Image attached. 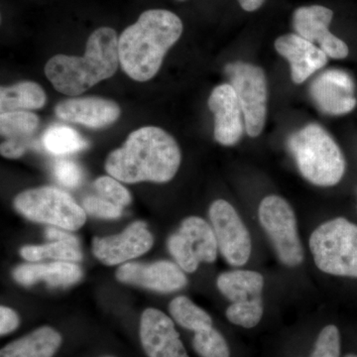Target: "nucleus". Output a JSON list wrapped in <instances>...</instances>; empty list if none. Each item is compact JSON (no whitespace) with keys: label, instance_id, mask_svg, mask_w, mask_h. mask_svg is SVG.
<instances>
[{"label":"nucleus","instance_id":"obj_16","mask_svg":"<svg viewBox=\"0 0 357 357\" xmlns=\"http://www.w3.org/2000/svg\"><path fill=\"white\" fill-rule=\"evenodd\" d=\"M208 107L215 115V139L223 146H234L243 137L245 124L243 109L229 84L218 86L211 91Z\"/></svg>","mask_w":357,"mask_h":357},{"label":"nucleus","instance_id":"obj_1","mask_svg":"<svg viewBox=\"0 0 357 357\" xmlns=\"http://www.w3.org/2000/svg\"><path fill=\"white\" fill-rule=\"evenodd\" d=\"M177 141L165 130L145 126L129 134L122 147L105 161V170L112 178L128 183H167L175 177L181 165Z\"/></svg>","mask_w":357,"mask_h":357},{"label":"nucleus","instance_id":"obj_35","mask_svg":"<svg viewBox=\"0 0 357 357\" xmlns=\"http://www.w3.org/2000/svg\"><path fill=\"white\" fill-rule=\"evenodd\" d=\"M345 357H357V356H356V354H347Z\"/></svg>","mask_w":357,"mask_h":357},{"label":"nucleus","instance_id":"obj_18","mask_svg":"<svg viewBox=\"0 0 357 357\" xmlns=\"http://www.w3.org/2000/svg\"><path fill=\"white\" fill-rule=\"evenodd\" d=\"M56 115L63 121L79 123L89 128H103L121 116L116 102L102 98H72L58 103Z\"/></svg>","mask_w":357,"mask_h":357},{"label":"nucleus","instance_id":"obj_13","mask_svg":"<svg viewBox=\"0 0 357 357\" xmlns=\"http://www.w3.org/2000/svg\"><path fill=\"white\" fill-rule=\"evenodd\" d=\"M140 340L148 357H189L172 319L159 310L143 312Z\"/></svg>","mask_w":357,"mask_h":357},{"label":"nucleus","instance_id":"obj_7","mask_svg":"<svg viewBox=\"0 0 357 357\" xmlns=\"http://www.w3.org/2000/svg\"><path fill=\"white\" fill-rule=\"evenodd\" d=\"M260 225L273 244L281 263L296 267L304 260V249L298 234L292 206L279 196H268L258 208Z\"/></svg>","mask_w":357,"mask_h":357},{"label":"nucleus","instance_id":"obj_6","mask_svg":"<svg viewBox=\"0 0 357 357\" xmlns=\"http://www.w3.org/2000/svg\"><path fill=\"white\" fill-rule=\"evenodd\" d=\"M14 208L21 215L40 223H48L75 231L86 223V211L69 194L54 187L26 190L14 199Z\"/></svg>","mask_w":357,"mask_h":357},{"label":"nucleus","instance_id":"obj_22","mask_svg":"<svg viewBox=\"0 0 357 357\" xmlns=\"http://www.w3.org/2000/svg\"><path fill=\"white\" fill-rule=\"evenodd\" d=\"M218 290L234 304L262 302L264 278L251 270H234L218 276Z\"/></svg>","mask_w":357,"mask_h":357},{"label":"nucleus","instance_id":"obj_17","mask_svg":"<svg viewBox=\"0 0 357 357\" xmlns=\"http://www.w3.org/2000/svg\"><path fill=\"white\" fill-rule=\"evenodd\" d=\"M275 49L288 61L294 83L303 84L325 67L328 56L319 47L298 34H286L275 41Z\"/></svg>","mask_w":357,"mask_h":357},{"label":"nucleus","instance_id":"obj_32","mask_svg":"<svg viewBox=\"0 0 357 357\" xmlns=\"http://www.w3.org/2000/svg\"><path fill=\"white\" fill-rule=\"evenodd\" d=\"M83 208L86 213L100 218H119L122 215L121 206L107 201L102 197L89 196L83 201Z\"/></svg>","mask_w":357,"mask_h":357},{"label":"nucleus","instance_id":"obj_33","mask_svg":"<svg viewBox=\"0 0 357 357\" xmlns=\"http://www.w3.org/2000/svg\"><path fill=\"white\" fill-rule=\"evenodd\" d=\"M20 323V317L13 309L4 306L0 307V335L2 337L15 331Z\"/></svg>","mask_w":357,"mask_h":357},{"label":"nucleus","instance_id":"obj_9","mask_svg":"<svg viewBox=\"0 0 357 357\" xmlns=\"http://www.w3.org/2000/svg\"><path fill=\"white\" fill-rule=\"evenodd\" d=\"M168 248L178 266L187 273L202 262L213 263L218 256V241L213 227L199 217L185 218L180 229L168 239Z\"/></svg>","mask_w":357,"mask_h":357},{"label":"nucleus","instance_id":"obj_11","mask_svg":"<svg viewBox=\"0 0 357 357\" xmlns=\"http://www.w3.org/2000/svg\"><path fill=\"white\" fill-rule=\"evenodd\" d=\"M154 238L144 222L131 223L121 234L95 237L93 255L107 266L128 262L139 257L153 246Z\"/></svg>","mask_w":357,"mask_h":357},{"label":"nucleus","instance_id":"obj_8","mask_svg":"<svg viewBox=\"0 0 357 357\" xmlns=\"http://www.w3.org/2000/svg\"><path fill=\"white\" fill-rule=\"evenodd\" d=\"M225 73L243 109L246 133L250 137H257L264 129L267 116L268 88L264 70L257 66L236 62L227 65Z\"/></svg>","mask_w":357,"mask_h":357},{"label":"nucleus","instance_id":"obj_27","mask_svg":"<svg viewBox=\"0 0 357 357\" xmlns=\"http://www.w3.org/2000/svg\"><path fill=\"white\" fill-rule=\"evenodd\" d=\"M192 347L201 357H229L230 351L227 340L222 333L211 326L195 333Z\"/></svg>","mask_w":357,"mask_h":357},{"label":"nucleus","instance_id":"obj_23","mask_svg":"<svg viewBox=\"0 0 357 357\" xmlns=\"http://www.w3.org/2000/svg\"><path fill=\"white\" fill-rule=\"evenodd\" d=\"M62 344V337L51 326L34 332L6 345L0 357H53Z\"/></svg>","mask_w":357,"mask_h":357},{"label":"nucleus","instance_id":"obj_4","mask_svg":"<svg viewBox=\"0 0 357 357\" xmlns=\"http://www.w3.org/2000/svg\"><path fill=\"white\" fill-rule=\"evenodd\" d=\"M288 147L303 177L319 187L338 184L345 159L332 136L318 124H309L289 137Z\"/></svg>","mask_w":357,"mask_h":357},{"label":"nucleus","instance_id":"obj_20","mask_svg":"<svg viewBox=\"0 0 357 357\" xmlns=\"http://www.w3.org/2000/svg\"><path fill=\"white\" fill-rule=\"evenodd\" d=\"M13 275L14 280L26 287L40 281L46 282L51 287H68L81 280L83 272L75 263L57 261L22 264L14 269Z\"/></svg>","mask_w":357,"mask_h":357},{"label":"nucleus","instance_id":"obj_24","mask_svg":"<svg viewBox=\"0 0 357 357\" xmlns=\"http://www.w3.org/2000/svg\"><path fill=\"white\" fill-rule=\"evenodd\" d=\"M46 103V93L38 84L21 82L0 89L1 114L39 109Z\"/></svg>","mask_w":357,"mask_h":357},{"label":"nucleus","instance_id":"obj_28","mask_svg":"<svg viewBox=\"0 0 357 357\" xmlns=\"http://www.w3.org/2000/svg\"><path fill=\"white\" fill-rule=\"evenodd\" d=\"M263 302L250 303V304H234L227 309L225 314L230 323L234 325L243 326L245 328H252L260 323L263 317Z\"/></svg>","mask_w":357,"mask_h":357},{"label":"nucleus","instance_id":"obj_26","mask_svg":"<svg viewBox=\"0 0 357 357\" xmlns=\"http://www.w3.org/2000/svg\"><path fill=\"white\" fill-rule=\"evenodd\" d=\"M42 144L46 151L54 155H65L81 151L89 146L75 129L65 126H54L45 131Z\"/></svg>","mask_w":357,"mask_h":357},{"label":"nucleus","instance_id":"obj_36","mask_svg":"<svg viewBox=\"0 0 357 357\" xmlns=\"http://www.w3.org/2000/svg\"><path fill=\"white\" fill-rule=\"evenodd\" d=\"M178 1H184V0H178Z\"/></svg>","mask_w":357,"mask_h":357},{"label":"nucleus","instance_id":"obj_31","mask_svg":"<svg viewBox=\"0 0 357 357\" xmlns=\"http://www.w3.org/2000/svg\"><path fill=\"white\" fill-rule=\"evenodd\" d=\"M53 174L59 183L68 188H76L83 181V171L75 162L59 159L54 163Z\"/></svg>","mask_w":357,"mask_h":357},{"label":"nucleus","instance_id":"obj_5","mask_svg":"<svg viewBox=\"0 0 357 357\" xmlns=\"http://www.w3.org/2000/svg\"><path fill=\"white\" fill-rule=\"evenodd\" d=\"M310 249L324 273L357 278V225L347 218L321 223L310 237Z\"/></svg>","mask_w":357,"mask_h":357},{"label":"nucleus","instance_id":"obj_15","mask_svg":"<svg viewBox=\"0 0 357 357\" xmlns=\"http://www.w3.org/2000/svg\"><path fill=\"white\" fill-rule=\"evenodd\" d=\"M116 279L121 283L131 284L162 293L180 290L188 283L182 268L165 260L151 264L126 263L117 270Z\"/></svg>","mask_w":357,"mask_h":357},{"label":"nucleus","instance_id":"obj_14","mask_svg":"<svg viewBox=\"0 0 357 357\" xmlns=\"http://www.w3.org/2000/svg\"><path fill=\"white\" fill-rule=\"evenodd\" d=\"M310 93L318 109L326 114H347L356 107L354 83L344 70L321 73L312 82Z\"/></svg>","mask_w":357,"mask_h":357},{"label":"nucleus","instance_id":"obj_21","mask_svg":"<svg viewBox=\"0 0 357 357\" xmlns=\"http://www.w3.org/2000/svg\"><path fill=\"white\" fill-rule=\"evenodd\" d=\"M47 238L51 243L44 245H27L21 248L20 255L29 262L52 258L59 261L79 262L83 258L76 236L57 229H47Z\"/></svg>","mask_w":357,"mask_h":357},{"label":"nucleus","instance_id":"obj_29","mask_svg":"<svg viewBox=\"0 0 357 357\" xmlns=\"http://www.w3.org/2000/svg\"><path fill=\"white\" fill-rule=\"evenodd\" d=\"M93 185L100 197L116 206L123 208L131 203V196L128 189L124 188L116 178L103 176L96 178Z\"/></svg>","mask_w":357,"mask_h":357},{"label":"nucleus","instance_id":"obj_12","mask_svg":"<svg viewBox=\"0 0 357 357\" xmlns=\"http://www.w3.org/2000/svg\"><path fill=\"white\" fill-rule=\"evenodd\" d=\"M333 17L328 7L303 6L294 11L292 25L296 34L312 43L317 42L328 57L342 60L349 56V47L328 29Z\"/></svg>","mask_w":357,"mask_h":357},{"label":"nucleus","instance_id":"obj_2","mask_svg":"<svg viewBox=\"0 0 357 357\" xmlns=\"http://www.w3.org/2000/svg\"><path fill=\"white\" fill-rule=\"evenodd\" d=\"M182 33V20L175 13L164 9L145 11L119 37L122 70L134 81H149Z\"/></svg>","mask_w":357,"mask_h":357},{"label":"nucleus","instance_id":"obj_25","mask_svg":"<svg viewBox=\"0 0 357 357\" xmlns=\"http://www.w3.org/2000/svg\"><path fill=\"white\" fill-rule=\"evenodd\" d=\"M169 311L178 325L192 332H201L213 326L210 314L185 296L175 298L170 303Z\"/></svg>","mask_w":357,"mask_h":357},{"label":"nucleus","instance_id":"obj_34","mask_svg":"<svg viewBox=\"0 0 357 357\" xmlns=\"http://www.w3.org/2000/svg\"><path fill=\"white\" fill-rule=\"evenodd\" d=\"M238 2L243 10L253 13L264 4L265 0H238Z\"/></svg>","mask_w":357,"mask_h":357},{"label":"nucleus","instance_id":"obj_19","mask_svg":"<svg viewBox=\"0 0 357 357\" xmlns=\"http://www.w3.org/2000/svg\"><path fill=\"white\" fill-rule=\"evenodd\" d=\"M39 126V119L30 112H4L0 115V131L4 140L0 152L9 159L20 158L32 147V136Z\"/></svg>","mask_w":357,"mask_h":357},{"label":"nucleus","instance_id":"obj_30","mask_svg":"<svg viewBox=\"0 0 357 357\" xmlns=\"http://www.w3.org/2000/svg\"><path fill=\"white\" fill-rule=\"evenodd\" d=\"M340 335L337 326H326L319 333L311 357H340Z\"/></svg>","mask_w":357,"mask_h":357},{"label":"nucleus","instance_id":"obj_10","mask_svg":"<svg viewBox=\"0 0 357 357\" xmlns=\"http://www.w3.org/2000/svg\"><path fill=\"white\" fill-rule=\"evenodd\" d=\"M210 218L223 258L232 266H243L250 257L252 243L236 208L225 199H217L211 204Z\"/></svg>","mask_w":357,"mask_h":357},{"label":"nucleus","instance_id":"obj_3","mask_svg":"<svg viewBox=\"0 0 357 357\" xmlns=\"http://www.w3.org/2000/svg\"><path fill=\"white\" fill-rule=\"evenodd\" d=\"M119 40L112 28H98L89 36L84 57L54 56L45 66V74L60 93L81 95L116 73Z\"/></svg>","mask_w":357,"mask_h":357},{"label":"nucleus","instance_id":"obj_37","mask_svg":"<svg viewBox=\"0 0 357 357\" xmlns=\"http://www.w3.org/2000/svg\"><path fill=\"white\" fill-rule=\"evenodd\" d=\"M105 357H112V356H105Z\"/></svg>","mask_w":357,"mask_h":357}]
</instances>
